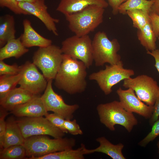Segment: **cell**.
I'll return each mask as SVG.
<instances>
[{
    "instance_id": "cell-27",
    "label": "cell",
    "mask_w": 159,
    "mask_h": 159,
    "mask_svg": "<svg viewBox=\"0 0 159 159\" xmlns=\"http://www.w3.org/2000/svg\"><path fill=\"white\" fill-rule=\"evenodd\" d=\"M150 13L142 10H128L126 14L132 21L134 27L140 29L144 27L147 24L151 22Z\"/></svg>"
},
{
    "instance_id": "cell-43",
    "label": "cell",
    "mask_w": 159,
    "mask_h": 159,
    "mask_svg": "<svg viewBox=\"0 0 159 159\" xmlns=\"http://www.w3.org/2000/svg\"><path fill=\"white\" fill-rule=\"evenodd\" d=\"M158 35H159V34H158Z\"/></svg>"
},
{
    "instance_id": "cell-18",
    "label": "cell",
    "mask_w": 159,
    "mask_h": 159,
    "mask_svg": "<svg viewBox=\"0 0 159 159\" xmlns=\"http://www.w3.org/2000/svg\"><path fill=\"white\" fill-rule=\"evenodd\" d=\"M92 5L104 9L109 5L105 0H61L56 10L65 15L80 11Z\"/></svg>"
},
{
    "instance_id": "cell-5",
    "label": "cell",
    "mask_w": 159,
    "mask_h": 159,
    "mask_svg": "<svg viewBox=\"0 0 159 159\" xmlns=\"http://www.w3.org/2000/svg\"><path fill=\"white\" fill-rule=\"evenodd\" d=\"M93 61L97 67L102 66L106 63L116 64L121 61L118 54L120 45L118 40H110L106 33L99 31L95 34L92 41Z\"/></svg>"
},
{
    "instance_id": "cell-28",
    "label": "cell",
    "mask_w": 159,
    "mask_h": 159,
    "mask_svg": "<svg viewBox=\"0 0 159 159\" xmlns=\"http://www.w3.org/2000/svg\"><path fill=\"white\" fill-rule=\"evenodd\" d=\"M26 156L23 145H15L0 149V159H21Z\"/></svg>"
},
{
    "instance_id": "cell-14",
    "label": "cell",
    "mask_w": 159,
    "mask_h": 159,
    "mask_svg": "<svg viewBox=\"0 0 159 159\" xmlns=\"http://www.w3.org/2000/svg\"><path fill=\"white\" fill-rule=\"evenodd\" d=\"M21 8L39 19L44 24L47 29L52 32L55 36L58 35L56 24L59 20L52 17L47 11V7L44 0H37L32 2H18Z\"/></svg>"
},
{
    "instance_id": "cell-33",
    "label": "cell",
    "mask_w": 159,
    "mask_h": 159,
    "mask_svg": "<svg viewBox=\"0 0 159 159\" xmlns=\"http://www.w3.org/2000/svg\"><path fill=\"white\" fill-rule=\"evenodd\" d=\"M64 126L68 132L73 135H82L83 132L75 119H65Z\"/></svg>"
},
{
    "instance_id": "cell-29",
    "label": "cell",
    "mask_w": 159,
    "mask_h": 159,
    "mask_svg": "<svg viewBox=\"0 0 159 159\" xmlns=\"http://www.w3.org/2000/svg\"><path fill=\"white\" fill-rule=\"evenodd\" d=\"M0 6L7 7L17 14L30 15L20 7L16 0H0Z\"/></svg>"
},
{
    "instance_id": "cell-39",
    "label": "cell",
    "mask_w": 159,
    "mask_h": 159,
    "mask_svg": "<svg viewBox=\"0 0 159 159\" xmlns=\"http://www.w3.org/2000/svg\"><path fill=\"white\" fill-rule=\"evenodd\" d=\"M153 3L151 11L155 13L159 16V0H153Z\"/></svg>"
},
{
    "instance_id": "cell-38",
    "label": "cell",
    "mask_w": 159,
    "mask_h": 159,
    "mask_svg": "<svg viewBox=\"0 0 159 159\" xmlns=\"http://www.w3.org/2000/svg\"><path fill=\"white\" fill-rule=\"evenodd\" d=\"M147 53L154 58L155 61L154 66L159 74V50L156 49L151 51H147Z\"/></svg>"
},
{
    "instance_id": "cell-12",
    "label": "cell",
    "mask_w": 159,
    "mask_h": 159,
    "mask_svg": "<svg viewBox=\"0 0 159 159\" xmlns=\"http://www.w3.org/2000/svg\"><path fill=\"white\" fill-rule=\"evenodd\" d=\"M20 67L21 76L18 84L19 87L40 95L45 90L47 80L33 63L27 61Z\"/></svg>"
},
{
    "instance_id": "cell-10",
    "label": "cell",
    "mask_w": 159,
    "mask_h": 159,
    "mask_svg": "<svg viewBox=\"0 0 159 159\" xmlns=\"http://www.w3.org/2000/svg\"><path fill=\"white\" fill-rule=\"evenodd\" d=\"M16 122L25 139L40 135H48L59 138H63L65 134L43 116L24 117Z\"/></svg>"
},
{
    "instance_id": "cell-17",
    "label": "cell",
    "mask_w": 159,
    "mask_h": 159,
    "mask_svg": "<svg viewBox=\"0 0 159 159\" xmlns=\"http://www.w3.org/2000/svg\"><path fill=\"white\" fill-rule=\"evenodd\" d=\"M23 24L24 32L19 37L22 43L25 47H42L52 44V40L43 37L37 33L32 26L29 20L24 19Z\"/></svg>"
},
{
    "instance_id": "cell-41",
    "label": "cell",
    "mask_w": 159,
    "mask_h": 159,
    "mask_svg": "<svg viewBox=\"0 0 159 159\" xmlns=\"http://www.w3.org/2000/svg\"><path fill=\"white\" fill-rule=\"evenodd\" d=\"M157 146L158 147V153H159V140L158 141L157 143Z\"/></svg>"
},
{
    "instance_id": "cell-16",
    "label": "cell",
    "mask_w": 159,
    "mask_h": 159,
    "mask_svg": "<svg viewBox=\"0 0 159 159\" xmlns=\"http://www.w3.org/2000/svg\"><path fill=\"white\" fill-rule=\"evenodd\" d=\"M21 88L15 87L11 90L2 100L0 101L1 107L6 111H11L17 106L23 104L37 96Z\"/></svg>"
},
{
    "instance_id": "cell-20",
    "label": "cell",
    "mask_w": 159,
    "mask_h": 159,
    "mask_svg": "<svg viewBox=\"0 0 159 159\" xmlns=\"http://www.w3.org/2000/svg\"><path fill=\"white\" fill-rule=\"evenodd\" d=\"M6 122V129L3 148L15 145H23L25 138L16 120L10 117Z\"/></svg>"
},
{
    "instance_id": "cell-7",
    "label": "cell",
    "mask_w": 159,
    "mask_h": 159,
    "mask_svg": "<svg viewBox=\"0 0 159 159\" xmlns=\"http://www.w3.org/2000/svg\"><path fill=\"white\" fill-rule=\"evenodd\" d=\"M134 74L133 69L124 68L121 60L116 64L106 65L105 69L92 73L89 78L96 81L105 94L107 95L112 92L114 86Z\"/></svg>"
},
{
    "instance_id": "cell-26",
    "label": "cell",
    "mask_w": 159,
    "mask_h": 159,
    "mask_svg": "<svg viewBox=\"0 0 159 159\" xmlns=\"http://www.w3.org/2000/svg\"><path fill=\"white\" fill-rule=\"evenodd\" d=\"M20 73L15 75H2L0 76V101L3 100L7 94L16 87L21 77Z\"/></svg>"
},
{
    "instance_id": "cell-42",
    "label": "cell",
    "mask_w": 159,
    "mask_h": 159,
    "mask_svg": "<svg viewBox=\"0 0 159 159\" xmlns=\"http://www.w3.org/2000/svg\"><path fill=\"white\" fill-rule=\"evenodd\" d=\"M158 40H159V36L158 37Z\"/></svg>"
},
{
    "instance_id": "cell-32",
    "label": "cell",
    "mask_w": 159,
    "mask_h": 159,
    "mask_svg": "<svg viewBox=\"0 0 159 159\" xmlns=\"http://www.w3.org/2000/svg\"><path fill=\"white\" fill-rule=\"evenodd\" d=\"M45 117L54 125L65 133H68L64 126L65 119L62 116L55 113H48Z\"/></svg>"
},
{
    "instance_id": "cell-35",
    "label": "cell",
    "mask_w": 159,
    "mask_h": 159,
    "mask_svg": "<svg viewBox=\"0 0 159 159\" xmlns=\"http://www.w3.org/2000/svg\"><path fill=\"white\" fill-rule=\"evenodd\" d=\"M150 17L154 33L157 37H159V16L155 13L150 11Z\"/></svg>"
},
{
    "instance_id": "cell-37",
    "label": "cell",
    "mask_w": 159,
    "mask_h": 159,
    "mask_svg": "<svg viewBox=\"0 0 159 159\" xmlns=\"http://www.w3.org/2000/svg\"><path fill=\"white\" fill-rule=\"evenodd\" d=\"M127 0H108V3L112 9V12L114 15L118 13V8L120 6Z\"/></svg>"
},
{
    "instance_id": "cell-4",
    "label": "cell",
    "mask_w": 159,
    "mask_h": 159,
    "mask_svg": "<svg viewBox=\"0 0 159 159\" xmlns=\"http://www.w3.org/2000/svg\"><path fill=\"white\" fill-rule=\"evenodd\" d=\"M47 135L32 136L25 139L23 144L28 159L73 148L76 144L72 138H50Z\"/></svg>"
},
{
    "instance_id": "cell-31",
    "label": "cell",
    "mask_w": 159,
    "mask_h": 159,
    "mask_svg": "<svg viewBox=\"0 0 159 159\" xmlns=\"http://www.w3.org/2000/svg\"><path fill=\"white\" fill-rule=\"evenodd\" d=\"M21 68L16 64L10 65L0 60V75H15L20 73Z\"/></svg>"
},
{
    "instance_id": "cell-36",
    "label": "cell",
    "mask_w": 159,
    "mask_h": 159,
    "mask_svg": "<svg viewBox=\"0 0 159 159\" xmlns=\"http://www.w3.org/2000/svg\"><path fill=\"white\" fill-rule=\"evenodd\" d=\"M153 106V113L149 120V123L151 125H152L159 117V95L157 97Z\"/></svg>"
},
{
    "instance_id": "cell-23",
    "label": "cell",
    "mask_w": 159,
    "mask_h": 159,
    "mask_svg": "<svg viewBox=\"0 0 159 159\" xmlns=\"http://www.w3.org/2000/svg\"><path fill=\"white\" fill-rule=\"evenodd\" d=\"M85 148V145L82 143L80 147L76 149H67L32 159H84Z\"/></svg>"
},
{
    "instance_id": "cell-40",
    "label": "cell",
    "mask_w": 159,
    "mask_h": 159,
    "mask_svg": "<svg viewBox=\"0 0 159 159\" xmlns=\"http://www.w3.org/2000/svg\"><path fill=\"white\" fill-rule=\"evenodd\" d=\"M18 2H34L37 0H16Z\"/></svg>"
},
{
    "instance_id": "cell-19",
    "label": "cell",
    "mask_w": 159,
    "mask_h": 159,
    "mask_svg": "<svg viewBox=\"0 0 159 159\" xmlns=\"http://www.w3.org/2000/svg\"><path fill=\"white\" fill-rule=\"evenodd\" d=\"M96 140L99 143V146L93 149L86 148L85 150V155L99 152L105 154L113 159H126L122 152L124 147L122 143L114 145L103 136L98 138Z\"/></svg>"
},
{
    "instance_id": "cell-24",
    "label": "cell",
    "mask_w": 159,
    "mask_h": 159,
    "mask_svg": "<svg viewBox=\"0 0 159 159\" xmlns=\"http://www.w3.org/2000/svg\"><path fill=\"white\" fill-rule=\"evenodd\" d=\"M137 36L140 44L147 51H152L156 49L157 37L154 33L151 22L142 29H138Z\"/></svg>"
},
{
    "instance_id": "cell-1",
    "label": "cell",
    "mask_w": 159,
    "mask_h": 159,
    "mask_svg": "<svg viewBox=\"0 0 159 159\" xmlns=\"http://www.w3.org/2000/svg\"><path fill=\"white\" fill-rule=\"evenodd\" d=\"M87 68L82 61L63 54L62 61L54 79L55 86L70 95L84 92L87 85Z\"/></svg>"
},
{
    "instance_id": "cell-11",
    "label": "cell",
    "mask_w": 159,
    "mask_h": 159,
    "mask_svg": "<svg viewBox=\"0 0 159 159\" xmlns=\"http://www.w3.org/2000/svg\"><path fill=\"white\" fill-rule=\"evenodd\" d=\"M53 80L47 81L46 88L41 96V100L47 111H52L65 119L71 120L74 112L79 108L77 104H67L62 97L55 92L52 87Z\"/></svg>"
},
{
    "instance_id": "cell-6",
    "label": "cell",
    "mask_w": 159,
    "mask_h": 159,
    "mask_svg": "<svg viewBox=\"0 0 159 159\" xmlns=\"http://www.w3.org/2000/svg\"><path fill=\"white\" fill-rule=\"evenodd\" d=\"M63 59L61 48L51 44L39 47L34 53L33 63L41 71L48 81L54 80Z\"/></svg>"
},
{
    "instance_id": "cell-2",
    "label": "cell",
    "mask_w": 159,
    "mask_h": 159,
    "mask_svg": "<svg viewBox=\"0 0 159 159\" xmlns=\"http://www.w3.org/2000/svg\"><path fill=\"white\" fill-rule=\"evenodd\" d=\"M105 9L95 5L65 15L70 30L75 35L82 36L94 31L103 22Z\"/></svg>"
},
{
    "instance_id": "cell-22",
    "label": "cell",
    "mask_w": 159,
    "mask_h": 159,
    "mask_svg": "<svg viewBox=\"0 0 159 159\" xmlns=\"http://www.w3.org/2000/svg\"><path fill=\"white\" fill-rule=\"evenodd\" d=\"M16 31L13 16L7 14L0 17V47L4 46L9 40L15 38Z\"/></svg>"
},
{
    "instance_id": "cell-15",
    "label": "cell",
    "mask_w": 159,
    "mask_h": 159,
    "mask_svg": "<svg viewBox=\"0 0 159 159\" xmlns=\"http://www.w3.org/2000/svg\"><path fill=\"white\" fill-rule=\"evenodd\" d=\"M11 112L15 116L19 117L45 116L48 113L40 95L17 106Z\"/></svg>"
},
{
    "instance_id": "cell-9",
    "label": "cell",
    "mask_w": 159,
    "mask_h": 159,
    "mask_svg": "<svg viewBox=\"0 0 159 159\" xmlns=\"http://www.w3.org/2000/svg\"><path fill=\"white\" fill-rule=\"evenodd\" d=\"M122 86L132 89L138 97L148 105L154 106L159 95V86L157 81L147 75L125 79Z\"/></svg>"
},
{
    "instance_id": "cell-30",
    "label": "cell",
    "mask_w": 159,
    "mask_h": 159,
    "mask_svg": "<svg viewBox=\"0 0 159 159\" xmlns=\"http://www.w3.org/2000/svg\"><path fill=\"white\" fill-rule=\"evenodd\" d=\"M159 136V117L152 125L151 131L138 144L140 146L145 147L150 142L153 141Z\"/></svg>"
},
{
    "instance_id": "cell-13",
    "label": "cell",
    "mask_w": 159,
    "mask_h": 159,
    "mask_svg": "<svg viewBox=\"0 0 159 159\" xmlns=\"http://www.w3.org/2000/svg\"><path fill=\"white\" fill-rule=\"evenodd\" d=\"M127 89L124 90L120 87L116 91L122 106L128 112H134L146 119H150L153 113V106L145 104L136 95L132 89Z\"/></svg>"
},
{
    "instance_id": "cell-3",
    "label": "cell",
    "mask_w": 159,
    "mask_h": 159,
    "mask_svg": "<svg viewBox=\"0 0 159 159\" xmlns=\"http://www.w3.org/2000/svg\"><path fill=\"white\" fill-rule=\"evenodd\" d=\"M96 109L100 122L111 131H115V126L119 125L130 132L138 123L133 113L125 110L120 101L99 104Z\"/></svg>"
},
{
    "instance_id": "cell-21",
    "label": "cell",
    "mask_w": 159,
    "mask_h": 159,
    "mask_svg": "<svg viewBox=\"0 0 159 159\" xmlns=\"http://www.w3.org/2000/svg\"><path fill=\"white\" fill-rule=\"evenodd\" d=\"M29 51L22 43L20 37L9 40L0 49V60L11 57L18 59Z\"/></svg>"
},
{
    "instance_id": "cell-8",
    "label": "cell",
    "mask_w": 159,
    "mask_h": 159,
    "mask_svg": "<svg viewBox=\"0 0 159 159\" xmlns=\"http://www.w3.org/2000/svg\"><path fill=\"white\" fill-rule=\"evenodd\" d=\"M92 41L88 35L82 36L75 35L63 41L61 48L63 54L82 61L88 68L94 61Z\"/></svg>"
},
{
    "instance_id": "cell-34",
    "label": "cell",
    "mask_w": 159,
    "mask_h": 159,
    "mask_svg": "<svg viewBox=\"0 0 159 159\" xmlns=\"http://www.w3.org/2000/svg\"><path fill=\"white\" fill-rule=\"evenodd\" d=\"M6 110L1 106L0 115V147L3 148L6 129V122L5 118L7 114Z\"/></svg>"
},
{
    "instance_id": "cell-25",
    "label": "cell",
    "mask_w": 159,
    "mask_h": 159,
    "mask_svg": "<svg viewBox=\"0 0 159 159\" xmlns=\"http://www.w3.org/2000/svg\"><path fill=\"white\" fill-rule=\"evenodd\" d=\"M153 1V0H127L118 8V12L126 14L128 10L140 9L150 13Z\"/></svg>"
}]
</instances>
